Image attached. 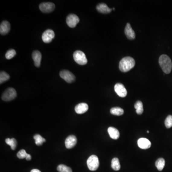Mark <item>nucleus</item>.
<instances>
[{
    "label": "nucleus",
    "instance_id": "f257e3e1",
    "mask_svg": "<svg viewBox=\"0 0 172 172\" xmlns=\"http://www.w3.org/2000/svg\"><path fill=\"white\" fill-rule=\"evenodd\" d=\"M135 65V62L134 59L130 56L123 58L119 64V68L123 72H127L132 69Z\"/></svg>",
    "mask_w": 172,
    "mask_h": 172
},
{
    "label": "nucleus",
    "instance_id": "f03ea898",
    "mask_svg": "<svg viewBox=\"0 0 172 172\" xmlns=\"http://www.w3.org/2000/svg\"><path fill=\"white\" fill-rule=\"evenodd\" d=\"M160 65L163 71L165 74H169L172 68V63L171 59L166 55H162L159 59Z\"/></svg>",
    "mask_w": 172,
    "mask_h": 172
},
{
    "label": "nucleus",
    "instance_id": "7ed1b4c3",
    "mask_svg": "<svg viewBox=\"0 0 172 172\" xmlns=\"http://www.w3.org/2000/svg\"><path fill=\"white\" fill-rule=\"evenodd\" d=\"M17 93L15 89L13 88H9L6 90L3 93L2 99L4 101H9L15 99Z\"/></svg>",
    "mask_w": 172,
    "mask_h": 172
},
{
    "label": "nucleus",
    "instance_id": "20e7f679",
    "mask_svg": "<svg viewBox=\"0 0 172 172\" xmlns=\"http://www.w3.org/2000/svg\"><path fill=\"white\" fill-rule=\"evenodd\" d=\"M88 167L91 171H94L99 168V160L95 155H92L88 158L87 162Z\"/></svg>",
    "mask_w": 172,
    "mask_h": 172
},
{
    "label": "nucleus",
    "instance_id": "39448f33",
    "mask_svg": "<svg viewBox=\"0 0 172 172\" xmlns=\"http://www.w3.org/2000/svg\"><path fill=\"white\" fill-rule=\"evenodd\" d=\"M74 60L76 63L80 65H84L87 64L88 60L85 55V53L81 51H76L73 54Z\"/></svg>",
    "mask_w": 172,
    "mask_h": 172
},
{
    "label": "nucleus",
    "instance_id": "423d86ee",
    "mask_svg": "<svg viewBox=\"0 0 172 172\" xmlns=\"http://www.w3.org/2000/svg\"><path fill=\"white\" fill-rule=\"evenodd\" d=\"M60 76L68 83L73 82L75 80V76L70 71L67 70H63L60 72Z\"/></svg>",
    "mask_w": 172,
    "mask_h": 172
},
{
    "label": "nucleus",
    "instance_id": "0eeeda50",
    "mask_svg": "<svg viewBox=\"0 0 172 172\" xmlns=\"http://www.w3.org/2000/svg\"><path fill=\"white\" fill-rule=\"evenodd\" d=\"M55 8V5L52 2H43L39 5V9L43 13H51L54 11Z\"/></svg>",
    "mask_w": 172,
    "mask_h": 172
},
{
    "label": "nucleus",
    "instance_id": "6e6552de",
    "mask_svg": "<svg viewBox=\"0 0 172 172\" xmlns=\"http://www.w3.org/2000/svg\"><path fill=\"white\" fill-rule=\"evenodd\" d=\"M66 22L68 27L71 28H74L79 23V19L76 14H71L67 16Z\"/></svg>",
    "mask_w": 172,
    "mask_h": 172
},
{
    "label": "nucleus",
    "instance_id": "1a4fd4ad",
    "mask_svg": "<svg viewBox=\"0 0 172 172\" xmlns=\"http://www.w3.org/2000/svg\"><path fill=\"white\" fill-rule=\"evenodd\" d=\"M114 90L117 95L120 97H125L127 94V91L124 85L119 83L115 85Z\"/></svg>",
    "mask_w": 172,
    "mask_h": 172
},
{
    "label": "nucleus",
    "instance_id": "9d476101",
    "mask_svg": "<svg viewBox=\"0 0 172 172\" xmlns=\"http://www.w3.org/2000/svg\"><path fill=\"white\" fill-rule=\"evenodd\" d=\"M55 37V33L51 29H48L45 31L42 36L43 41L45 43H49Z\"/></svg>",
    "mask_w": 172,
    "mask_h": 172
},
{
    "label": "nucleus",
    "instance_id": "9b49d317",
    "mask_svg": "<svg viewBox=\"0 0 172 172\" xmlns=\"http://www.w3.org/2000/svg\"><path fill=\"white\" fill-rule=\"evenodd\" d=\"M77 142V139L75 136L70 135L65 140V146L67 149H71L75 146Z\"/></svg>",
    "mask_w": 172,
    "mask_h": 172
},
{
    "label": "nucleus",
    "instance_id": "f8f14e48",
    "mask_svg": "<svg viewBox=\"0 0 172 172\" xmlns=\"http://www.w3.org/2000/svg\"><path fill=\"white\" fill-rule=\"evenodd\" d=\"M138 145L142 149H147L151 146V142L145 138H141L138 140Z\"/></svg>",
    "mask_w": 172,
    "mask_h": 172
},
{
    "label": "nucleus",
    "instance_id": "ddd939ff",
    "mask_svg": "<svg viewBox=\"0 0 172 172\" xmlns=\"http://www.w3.org/2000/svg\"><path fill=\"white\" fill-rule=\"evenodd\" d=\"M124 32L126 37H127L129 39L133 40L135 38V33L129 23L127 24Z\"/></svg>",
    "mask_w": 172,
    "mask_h": 172
},
{
    "label": "nucleus",
    "instance_id": "4468645a",
    "mask_svg": "<svg viewBox=\"0 0 172 172\" xmlns=\"http://www.w3.org/2000/svg\"><path fill=\"white\" fill-rule=\"evenodd\" d=\"M88 109V105L87 103H80L76 105L75 110L77 113L81 114L87 112Z\"/></svg>",
    "mask_w": 172,
    "mask_h": 172
},
{
    "label": "nucleus",
    "instance_id": "2eb2a0df",
    "mask_svg": "<svg viewBox=\"0 0 172 172\" xmlns=\"http://www.w3.org/2000/svg\"><path fill=\"white\" fill-rule=\"evenodd\" d=\"M10 28V24L8 21H3L0 25V33L2 35L7 34L9 32Z\"/></svg>",
    "mask_w": 172,
    "mask_h": 172
},
{
    "label": "nucleus",
    "instance_id": "dca6fc26",
    "mask_svg": "<svg viewBox=\"0 0 172 172\" xmlns=\"http://www.w3.org/2000/svg\"><path fill=\"white\" fill-rule=\"evenodd\" d=\"M32 58L34 61V65L37 67H40L42 59L41 53L39 51H34L32 53Z\"/></svg>",
    "mask_w": 172,
    "mask_h": 172
},
{
    "label": "nucleus",
    "instance_id": "f3484780",
    "mask_svg": "<svg viewBox=\"0 0 172 172\" xmlns=\"http://www.w3.org/2000/svg\"><path fill=\"white\" fill-rule=\"evenodd\" d=\"M96 8L97 11H99L100 13L104 14H108V13H110L111 11V10H113L112 9L109 8L107 5L104 4V3H101V4H99L97 6Z\"/></svg>",
    "mask_w": 172,
    "mask_h": 172
},
{
    "label": "nucleus",
    "instance_id": "a211bd4d",
    "mask_svg": "<svg viewBox=\"0 0 172 172\" xmlns=\"http://www.w3.org/2000/svg\"><path fill=\"white\" fill-rule=\"evenodd\" d=\"M108 132L110 138L114 140H117L119 137V131L117 129L110 127L108 128Z\"/></svg>",
    "mask_w": 172,
    "mask_h": 172
},
{
    "label": "nucleus",
    "instance_id": "6ab92c4d",
    "mask_svg": "<svg viewBox=\"0 0 172 172\" xmlns=\"http://www.w3.org/2000/svg\"><path fill=\"white\" fill-rule=\"evenodd\" d=\"M111 114L116 116H120L124 113V110L122 108L119 107H114L111 108L110 110Z\"/></svg>",
    "mask_w": 172,
    "mask_h": 172
},
{
    "label": "nucleus",
    "instance_id": "aec40b11",
    "mask_svg": "<svg viewBox=\"0 0 172 172\" xmlns=\"http://www.w3.org/2000/svg\"><path fill=\"white\" fill-rule=\"evenodd\" d=\"M5 142L7 145L10 146L11 150H14L16 149L17 142L15 138H11V139L7 138L5 139Z\"/></svg>",
    "mask_w": 172,
    "mask_h": 172
},
{
    "label": "nucleus",
    "instance_id": "412c9836",
    "mask_svg": "<svg viewBox=\"0 0 172 172\" xmlns=\"http://www.w3.org/2000/svg\"><path fill=\"white\" fill-rule=\"evenodd\" d=\"M165 165V160L164 159L160 158L158 159L155 162V166L159 171H162Z\"/></svg>",
    "mask_w": 172,
    "mask_h": 172
},
{
    "label": "nucleus",
    "instance_id": "4be33fe9",
    "mask_svg": "<svg viewBox=\"0 0 172 172\" xmlns=\"http://www.w3.org/2000/svg\"><path fill=\"white\" fill-rule=\"evenodd\" d=\"M111 167L115 171H118L120 169V165L119 160L117 158H114L111 161Z\"/></svg>",
    "mask_w": 172,
    "mask_h": 172
},
{
    "label": "nucleus",
    "instance_id": "5701e85b",
    "mask_svg": "<svg viewBox=\"0 0 172 172\" xmlns=\"http://www.w3.org/2000/svg\"><path fill=\"white\" fill-rule=\"evenodd\" d=\"M136 112L138 114L141 115L143 112V104L141 101H137L134 105Z\"/></svg>",
    "mask_w": 172,
    "mask_h": 172
},
{
    "label": "nucleus",
    "instance_id": "b1692460",
    "mask_svg": "<svg viewBox=\"0 0 172 172\" xmlns=\"http://www.w3.org/2000/svg\"><path fill=\"white\" fill-rule=\"evenodd\" d=\"M33 139L35 140L36 145L38 146L41 145H43V143L46 142V139L39 134H36L33 136Z\"/></svg>",
    "mask_w": 172,
    "mask_h": 172
},
{
    "label": "nucleus",
    "instance_id": "393cba45",
    "mask_svg": "<svg viewBox=\"0 0 172 172\" xmlns=\"http://www.w3.org/2000/svg\"><path fill=\"white\" fill-rule=\"evenodd\" d=\"M9 75L5 71H2L0 73V83L1 84L9 80Z\"/></svg>",
    "mask_w": 172,
    "mask_h": 172
},
{
    "label": "nucleus",
    "instance_id": "a878e982",
    "mask_svg": "<svg viewBox=\"0 0 172 172\" xmlns=\"http://www.w3.org/2000/svg\"><path fill=\"white\" fill-rule=\"evenodd\" d=\"M57 171L59 172H72V169L68 166L64 164H60L57 167Z\"/></svg>",
    "mask_w": 172,
    "mask_h": 172
},
{
    "label": "nucleus",
    "instance_id": "bb28decb",
    "mask_svg": "<svg viewBox=\"0 0 172 172\" xmlns=\"http://www.w3.org/2000/svg\"><path fill=\"white\" fill-rule=\"evenodd\" d=\"M16 54V52L15 50L13 49L9 50L6 53V59H11L13 58L14 56H15Z\"/></svg>",
    "mask_w": 172,
    "mask_h": 172
},
{
    "label": "nucleus",
    "instance_id": "cd10ccee",
    "mask_svg": "<svg viewBox=\"0 0 172 172\" xmlns=\"http://www.w3.org/2000/svg\"><path fill=\"white\" fill-rule=\"evenodd\" d=\"M165 127L167 129L172 127V115H169L166 117L164 121Z\"/></svg>",
    "mask_w": 172,
    "mask_h": 172
},
{
    "label": "nucleus",
    "instance_id": "c85d7f7f",
    "mask_svg": "<svg viewBox=\"0 0 172 172\" xmlns=\"http://www.w3.org/2000/svg\"><path fill=\"white\" fill-rule=\"evenodd\" d=\"M28 155V154H27L25 150H24V149H22L17 153V156L19 159L26 158Z\"/></svg>",
    "mask_w": 172,
    "mask_h": 172
},
{
    "label": "nucleus",
    "instance_id": "c756f323",
    "mask_svg": "<svg viewBox=\"0 0 172 172\" xmlns=\"http://www.w3.org/2000/svg\"><path fill=\"white\" fill-rule=\"evenodd\" d=\"M25 159H26V160L27 161L31 160V159H32V157H31V155L28 154V155L27 156V158H26Z\"/></svg>",
    "mask_w": 172,
    "mask_h": 172
},
{
    "label": "nucleus",
    "instance_id": "7c9ffc66",
    "mask_svg": "<svg viewBox=\"0 0 172 172\" xmlns=\"http://www.w3.org/2000/svg\"><path fill=\"white\" fill-rule=\"evenodd\" d=\"M30 172H41L40 170H38V169H33V170H31Z\"/></svg>",
    "mask_w": 172,
    "mask_h": 172
},
{
    "label": "nucleus",
    "instance_id": "2f4dec72",
    "mask_svg": "<svg viewBox=\"0 0 172 172\" xmlns=\"http://www.w3.org/2000/svg\"><path fill=\"white\" fill-rule=\"evenodd\" d=\"M147 133H149V131H147Z\"/></svg>",
    "mask_w": 172,
    "mask_h": 172
}]
</instances>
